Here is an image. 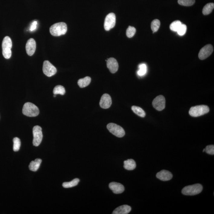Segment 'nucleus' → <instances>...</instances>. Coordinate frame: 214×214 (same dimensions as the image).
<instances>
[{"label": "nucleus", "mask_w": 214, "mask_h": 214, "mask_svg": "<svg viewBox=\"0 0 214 214\" xmlns=\"http://www.w3.org/2000/svg\"><path fill=\"white\" fill-rule=\"evenodd\" d=\"M213 51V46L211 44H207L200 50L198 55L199 58L201 60L206 59L211 55Z\"/></svg>", "instance_id": "11"}, {"label": "nucleus", "mask_w": 214, "mask_h": 214, "mask_svg": "<svg viewBox=\"0 0 214 214\" xmlns=\"http://www.w3.org/2000/svg\"><path fill=\"white\" fill-rule=\"evenodd\" d=\"M37 21H34L33 22L31 25L30 31H32L35 30L37 28Z\"/></svg>", "instance_id": "33"}, {"label": "nucleus", "mask_w": 214, "mask_h": 214, "mask_svg": "<svg viewBox=\"0 0 214 214\" xmlns=\"http://www.w3.org/2000/svg\"><path fill=\"white\" fill-rule=\"evenodd\" d=\"M160 26V20H157V19H155V20H154L151 22V30H152L153 34L158 30Z\"/></svg>", "instance_id": "25"}, {"label": "nucleus", "mask_w": 214, "mask_h": 214, "mask_svg": "<svg viewBox=\"0 0 214 214\" xmlns=\"http://www.w3.org/2000/svg\"><path fill=\"white\" fill-rule=\"evenodd\" d=\"M131 210L130 206L127 205H123L119 206L113 211V214H127L129 213Z\"/></svg>", "instance_id": "17"}, {"label": "nucleus", "mask_w": 214, "mask_h": 214, "mask_svg": "<svg viewBox=\"0 0 214 214\" xmlns=\"http://www.w3.org/2000/svg\"><path fill=\"white\" fill-rule=\"evenodd\" d=\"M22 113L24 115L28 117H34L38 115L39 110L35 104L31 102H27L24 104L23 108Z\"/></svg>", "instance_id": "2"}, {"label": "nucleus", "mask_w": 214, "mask_h": 214, "mask_svg": "<svg viewBox=\"0 0 214 214\" xmlns=\"http://www.w3.org/2000/svg\"><path fill=\"white\" fill-rule=\"evenodd\" d=\"M66 93V90L64 87L61 85H57L54 87L53 90V93L54 95H63Z\"/></svg>", "instance_id": "24"}, {"label": "nucleus", "mask_w": 214, "mask_h": 214, "mask_svg": "<svg viewBox=\"0 0 214 214\" xmlns=\"http://www.w3.org/2000/svg\"><path fill=\"white\" fill-rule=\"evenodd\" d=\"M157 178L162 181H166L170 180L173 178V174L168 170H163L159 172L156 174Z\"/></svg>", "instance_id": "16"}, {"label": "nucleus", "mask_w": 214, "mask_h": 214, "mask_svg": "<svg viewBox=\"0 0 214 214\" xmlns=\"http://www.w3.org/2000/svg\"><path fill=\"white\" fill-rule=\"evenodd\" d=\"M112 104V100L110 95L104 94L102 96L100 102V106L104 109H108L110 107Z\"/></svg>", "instance_id": "12"}, {"label": "nucleus", "mask_w": 214, "mask_h": 214, "mask_svg": "<svg viewBox=\"0 0 214 214\" xmlns=\"http://www.w3.org/2000/svg\"><path fill=\"white\" fill-rule=\"evenodd\" d=\"M109 188L114 193L119 194L124 192L125 188L124 186L120 183L112 182L109 184Z\"/></svg>", "instance_id": "15"}, {"label": "nucleus", "mask_w": 214, "mask_h": 214, "mask_svg": "<svg viewBox=\"0 0 214 214\" xmlns=\"http://www.w3.org/2000/svg\"><path fill=\"white\" fill-rule=\"evenodd\" d=\"M209 108L206 105H199L192 107L190 109V115L193 117L201 116L208 113Z\"/></svg>", "instance_id": "5"}, {"label": "nucleus", "mask_w": 214, "mask_h": 214, "mask_svg": "<svg viewBox=\"0 0 214 214\" xmlns=\"http://www.w3.org/2000/svg\"><path fill=\"white\" fill-rule=\"evenodd\" d=\"M152 105L155 109L159 111H161L165 109V99L162 95L157 96L152 102Z\"/></svg>", "instance_id": "10"}, {"label": "nucleus", "mask_w": 214, "mask_h": 214, "mask_svg": "<svg viewBox=\"0 0 214 214\" xmlns=\"http://www.w3.org/2000/svg\"><path fill=\"white\" fill-rule=\"evenodd\" d=\"M132 110L136 114L141 118H144L146 116V113L143 109L139 107L133 106L132 107Z\"/></svg>", "instance_id": "23"}, {"label": "nucleus", "mask_w": 214, "mask_h": 214, "mask_svg": "<svg viewBox=\"0 0 214 214\" xmlns=\"http://www.w3.org/2000/svg\"><path fill=\"white\" fill-rule=\"evenodd\" d=\"M56 96V95H54V97H55Z\"/></svg>", "instance_id": "34"}, {"label": "nucleus", "mask_w": 214, "mask_h": 214, "mask_svg": "<svg viewBox=\"0 0 214 214\" xmlns=\"http://www.w3.org/2000/svg\"><path fill=\"white\" fill-rule=\"evenodd\" d=\"M136 29L133 27L129 26L127 30L126 35L128 38H131L133 37L135 34Z\"/></svg>", "instance_id": "30"}, {"label": "nucleus", "mask_w": 214, "mask_h": 214, "mask_svg": "<svg viewBox=\"0 0 214 214\" xmlns=\"http://www.w3.org/2000/svg\"><path fill=\"white\" fill-rule=\"evenodd\" d=\"M187 30L186 25L185 24H182L179 29H178L177 32L178 35L180 36H183L185 34Z\"/></svg>", "instance_id": "31"}, {"label": "nucleus", "mask_w": 214, "mask_h": 214, "mask_svg": "<svg viewBox=\"0 0 214 214\" xmlns=\"http://www.w3.org/2000/svg\"><path fill=\"white\" fill-rule=\"evenodd\" d=\"M107 128L111 133L116 137L122 138L124 137L125 131L121 126L113 123H109L107 126Z\"/></svg>", "instance_id": "6"}, {"label": "nucleus", "mask_w": 214, "mask_h": 214, "mask_svg": "<svg viewBox=\"0 0 214 214\" xmlns=\"http://www.w3.org/2000/svg\"><path fill=\"white\" fill-rule=\"evenodd\" d=\"M33 145L35 146H39L42 142L43 136L42 133V128L40 126L37 125L33 128Z\"/></svg>", "instance_id": "7"}, {"label": "nucleus", "mask_w": 214, "mask_h": 214, "mask_svg": "<svg viewBox=\"0 0 214 214\" xmlns=\"http://www.w3.org/2000/svg\"><path fill=\"white\" fill-rule=\"evenodd\" d=\"M67 31V25L64 22L55 24L50 28V34L54 36L58 37L65 35Z\"/></svg>", "instance_id": "1"}, {"label": "nucleus", "mask_w": 214, "mask_h": 214, "mask_svg": "<svg viewBox=\"0 0 214 214\" xmlns=\"http://www.w3.org/2000/svg\"><path fill=\"white\" fill-rule=\"evenodd\" d=\"M203 190V186L199 184H196L186 186L182 190V193L186 196H194L200 193Z\"/></svg>", "instance_id": "3"}, {"label": "nucleus", "mask_w": 214, "mask_h": 214, "mask_svg": "<svg viewBox=\"0 0 214 214\" xmlns=\"http://www.w3.org/2000/svg\"><path fill=\"white\" fill-rule=\"evenodd\" d=\"M139 70L138 71V74L139 76H144L146 73L147 71V67L144 63H142L139 66Z\"/></svg>", "instance_id": "29"}, {"label": "nucleus", "mask_w": 214, "mask_h": 214, "mask_svg": "<svg viewBox=\"0 0 214 214\" xmlns=\"http://www.w3.org/2000/svg\"><path fill=\"white\" fill-rule=\"evenodd\" d=\"M205 151L209 154L213 155L214 154V146L213 145H209L206 146L205 149Z\"/></svg>", "instance_id": "32"}, {"label": "nucleus", "mask_w": 214, "mask_h": 214, "mask_svg": "<svg viewBox=\"0 0 214 214\" xmlns=\"http://www.w3.org/2000/svg\"><path fill=\"white\" fill-rule=\"evenodd\" d=\"M182 24V23L179 20H176V21H173L170 25V30L173 31L177 32Z\"/></svg>", "instance_id": "26"}, {"label": "nucleus", "mask_w": 214, "mask_h": 214, "mask_svg": "<svg viewBox=\"0 0 214 214\" xmlns=\"http://www.w3.org/2000/svg\"><path fill=\"white\" fill-rule=\"evenodd\" d=\"M204 151H205V149H204L203 150V152H204Z\"/></svg>", "instance_id": "35"}, {"label": "nucleus", "mask_w": 214, "mask_h": 214, "mask_svg": "<svg viewBox=\"0 0 214 214\" xmlns=\"http://www.w3.org/2000/svg\"><path fill=\"white\" fill-rule=\"evenodd\" d=\"M214 8V4L213 3H209L207 4L203 7L202 12L204 15H209L212 12Z\"/></svg>", "instance_id": "21"}, {"label": "nucleus", "mask_w": 214, "mask_h": 214, "mask_svg": "<svg viewBox=\"0 0 214 214\" xmlns=\"http://www.w3.org/2000/svg\"><path fill=\"white\" fill-rule=\"evenodd\" d=\"M116 16L115 14L111 13L108 14L105 17L104 21V29L106 31H109L115 26Z\"/></svg>", "instance_id": "9"}, {"label": "nucleus", "mask_w": 214, "mask_h": 214, "mask_svg": "<svg viewBox=\"0 0 214 214\" xmlns=\"http://www.w3.org/2000/svg\"><path fill=\"white\" fill-rule=\"evenodd\" d=\"M107 66L110 72L112 73L116 72L119 68L118 62L116 60L113 58H109L107 60Z\"/></svg>", "instance_id": "13"}, {"label": "nucleus", "mask_w": 214, "mask_h": 214, "mask_svg": "<svg viewBox=\"0 0 214 214\" xmlns=\"http://www.w3.org/2000/svg\"><path fill=\"white\" fill-rule=\"evenodd\" d=\"M79 181V179L78 178H75L70 182L63 183L62 184V186L64 188H70L76 186L78 184Z\"/></svg>", "instance_id": "22"}, {"label": "nucleus", "mask_w": 214, "mask_h": 214, "mask_svg": "<svg viewBox=\"0 0 214 214\" xmlns=\"http://www.w3.org/2000/svg\"><path fill=\"white\" fill-rule=\"evenodd\" d=\"M13 150L15 151H19L21 146V141L18 138L15 137L13 139Z\"/></svg>", "instance_id": "28"}, {"label": "nucleus", "mask_w": 214, "mask_h": 214, "mask_svg": "<svg viewBox=\"0 0 214 214\" xmlns=\"http://www.w3.org/2000/svg\"><path fill=\"white\" fill-rule=\"evenodd\" d=\"M12 41L11 38L6 36L4 38L2 42V54L6 59H9L12 55L11 49L12 47Z\"/></svg>", "instance_id": "4"}, {"label": "nucleus", "mask_w": 214, "mask_h": 214, "mask_svg": "<svg viewBox=\"0 0 214 214\" xmlns=\"http://www.w3.org/2000/svg\"><path fill=\"white\" fill-rule=\"evenodd\" d=\"M36 48V43L35 40L32 38L29 39L27 42L26 47H25L27 54L30 56H32L35 53Z\"/></svg>", "instance_id": "14"}, {"label": "nucleus", "mask_w": 214, "mask_h": 214, "mask_svg": "<svg viewBox=\"0 0 214 214\" xmlns=\"http://www.w3.org/2000/svg\"><path fill=\"white\" fill-rule=\"evenodd\" d=\"M42 160L40 159H36L34 161H32L29 165V169L32 171H36L39 169L41 164Z\"/></svg>", "instance_id": "19"}, {"label": "nucleus", "mask_w": 214, "mask_h": 214, "mask_svg": "<svg viewBox=\"0 0 214 214\" xmlns=\"http://www.w3.org/2000/svg\"><path fill=\"white\" fill-rule=\"evenodd\" d=\"M124 167L126 170H132L135 169L136 164L135 161L132 159L125 160L124 162Z\"/></svg>", "instance_id": "18"}, {"label": "nucleus", "mask_w": 214, "mask_h": 214, "mask_svg": "<svg viewBox=\"0 0 214 214\" xmlns=\"http://www.w3.org/2000/svg\"><path fill=\"white\" fill-rule=\"evenodd\" d=\"M43 72L48 77H52L57 72V68L47 60L44 61L43 67Z\"/></svg>", "instance_id": "8"}, {"label": "nucleus", "mask_w": 214, "mask_h": 214, "mask_svg": "<svg viewBox=\"0 0 214 214\" xmlns=\"http://www.w3.org/2000/svg\"><path fill=\"white\" fill-rule=\"evenodd\" d=\"M91 78L86 77L84 78L81 79L78 81V84L80 88H84L88 86L91 82Z\"/></svg>", "instance_id": "20"}, {"label": "nucleus", "mask_w": 214, "mask_h": 214, "mask_svg": "<svg viewBox=\"0 0 214 214\" xmlns=\"http://www.w3.org/2000/svg\"><path fill=\"white\" fill-rule=\"evenodd\" d=\"M178 2L181 5L189 6L194 4L195 0H178Z\"/></svg>", "instance_id": "27"}]
</instances>
